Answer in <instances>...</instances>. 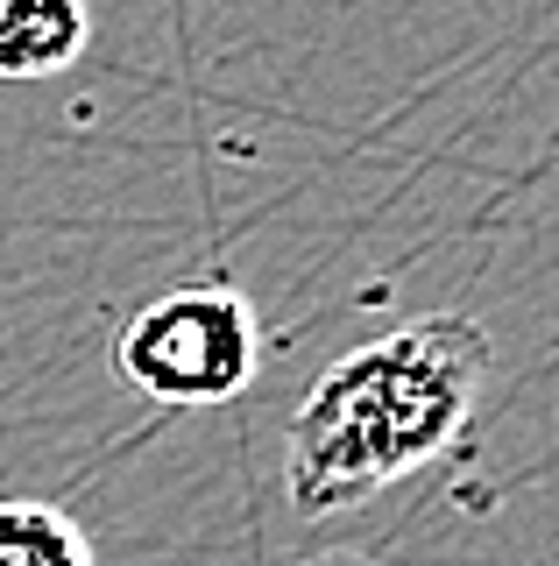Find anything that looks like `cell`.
Wrapping results in <instances>:
<instances>
[{"label": "cell", "mask_w": 559, "mask_h": 566, "mask_svg": "<svg viewBox=\"0 0 559 566\" xmlns=\"http://www.w3.org/2000/svg\"><path fill=\"white\" fill-rule=\"evenodd\" d=\"M488 376V333L461 312L340 354L284 432V489L305 517H340L390 482L432 468L467 432Z\"/></svg>", "instance_id": "obj_1"}, {"label": "cell", "mask_w": 559, "mask_h": 566, "mask_svg": "<svg viewBox=\"0 0 559 566\" xmlns=\"http://www.w3.org/2000/svg\"><path fill=\"white\" fill-rule=\"evenodd\" d=\"M255 361H262L255 305L220 276L149 297L114 340L120 382L143 389L149 403H226L255 382Z\"/></svg>", "instance_id": "obj_2"}, {"label": "cell", "mask_w": 559, "mask_h": 566, "mask_svg": "<svg viewBox=\"0 0 559 566\" xmlns=\"http://www.w3.org/2000/svg\"><path fill=\"white\" fill-rule=\"evenodd\" d=\"M93 43L85 0H0V78H57Z\"/></svg>", "instance_id": "obj_3"}, {"label": "cell", "mask_w": 559, "mask_h": 566, "mask_svg": "<svg viewBox=\"0 0 559 566\" xmlns=\"http://www.w3.org/2000/svg\"><path fill=\"white\" fill-rule=\"evenodd\" d=\"M0 566H93V545L57 503L0 495Z\"/></svg>", "instance_id": "obj_4"}, {"label": "cell", "mask_w": 559, "mask_h": 566, "mask_svg": "<svg viewBox=\"0 0 559 566\" xmlns=\"http://www.w3.org/2000/svg\"><path fill=\"white\" fill-rule=\"evenodd\" d=\"M298 566H376V559H361V553H319V559H298Z\"/></svg>", "instance_id": "obj_5"}]
</instances>
